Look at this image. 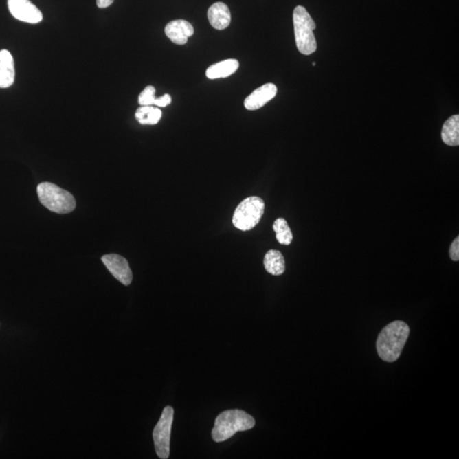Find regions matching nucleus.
Segmentation results:
<instances>
[{
  "mask_svg": "<svg viewBox=\"0 0 459 459\" xmlns=\"http://www.w3.org/2000/svg\"><path fill=\"white\" fill-rule=\"evenodd\" d=\"M256 421L246 412L239 410L221 412L215 419L212 438L215 443L225 442L232 438L236 432L253 429Z\"/></svg>",
  "mask_w": 459,
  "mask_h": 459,
  "instance_id": "2",
  "label": "nucleus"
},
{
  "mask_svg": "<svg viewBox=\"0 0 459 459\" xmlns=\"http://www.w3.org/2000/svg\"><path fill=\"white\" fill-rule=\"evenodd\" d=\"M194 34V28L191 23L185 20L170 21L165 27V34L175 44L183 45L186 44L188 38Z\"/></svg>",
  "mask_w": 459,
  "mask_h": 459,
  "instance_id": "10",
  "label": "nucleus"
},
{
  "mask_svg": "<svg viewBox=\"0 0 459 459\" xmlns=\"http://www.w3.org/2000/svg\"><path fill=\"white\" fill-rule=\"evenodd\" d=\"M210 23L215 30H223L231 23V12L224 3L217 2L210 6L208 10Z\"/></svg>",
  "mask_w": 459,
  "mask_h": 459,
  "instance_id": "11",
  "label": "nucleus"
},
{
  "mask_svg": "<svg viewBox=\"0 0 459 459\" xmlns=\"http://www.w3.org/2000/svg\"><path fill=\"white\" fill-rule=\"evenodd\" d=\"M293 27L298 49L303 55L309 56L317 48L313 31L315 23L303 6H297L293 10Z\"/></svg>",
  "mask_w": 459,
  "mask_h": 459,
  "instance_id": "4",
  "label": "nucleus"
},
{
  "mask_svg": "<svg viewBox=\"0 0 459 459\" xmlns=\"http://www.w3.org/2000/svg\"><path fill=\"white\" fill-rule=\"evenodd\" d=\"M278 88L274 84H265L247 96L245 100L246 109L254 111L261 109L277 95Z\"/></svg>",
  "mask_w": 459,
  "mask_h": 459,
  "instance_id": "9",
  "label": "nucleus"
},
{
  "mask_svg": "<svg viewBox=\"0 0 459 459\" xmlns=\"http://www.w3.org/2000/svg\"><path fill=\"white\" fill-rule=\"evenodd\" d=\"M410 333L406 322L394 321L387 325L379 333L376 344L379 357L387 362L396 361L403 352Z\"/></svg>",
  "mask_w": 459,
  "mask_h": 459,
  "instance_id": "1",
  "label": "nucleus"
},
{
  "mask_svg": "<svg viewBox=\"0 0 459 459\" xmlns=\"http://www.w3.org/2000/svg\"><path fill=\"white\" fill-rule=\"evenodd\" d=\"M273 230L276 232V238H277L279 243H281L282 245H291L293 242V233L285 219H277L273 224Z\"/></svg>",
  "mask_w": 459,
  "mask_h": 459,
  "instance_id": "17",
  "label": "nucleus"
},
{
  "mask_svg": "<svg viewBox=\"0 0 459 459\" xmlns=\"http://www.w3.org/2000/svg\"><path fill=\"white\" fill-rule=\"evenodd\" d=\"M442 139L445 144L450 146L459 145V116L454 115L445 122L442 131Z\"/></svg>",
  "mask_w": 459,
  "mask_h": 459,
  "instance_id": "15",
  "label": "nucleus"
},
{
  "mask_svg": "<svg viewBox=\"0 0 459 459\" xmlns=\"http://www.w3.org/2000/svg\"><path fill=\"white\" fill-rule=\"evenodd\" d=\"M15 63L12 54L7 49L0 52V88H9L15 81Z\"/></svg>",
  "mask_w": 459,
  "mask_h": 459,
  "instance_id": "12",
  "label": "nucleus"
},
{
  "mask_svg": "<svg viewBox=\"0 0 459 459\" xmlns=\"http://www.w3.org/2000/svg\"><path fill=\"white\" fill-rule=\"evenodd\" d=\"M173 421V407H166L161 415L159 421L157 422L153 429V436L156 453L157 456L162 459H167L170 457V436Z\"/></svg>",
  "mask_w": 459,
  "mask_h": 459,
  "instance_id": "6",
  "label": "nucleus"
},
{
  "mask_svg": "<svg viewBox=\"0 0 459 459\" xmlns=\"http://www.w3.org/2000/svg\"><path fill=\"white\" fill-rule=\"evenodd\" d=\"M172 102V98L171 96L168 94H165L163 96H161L159 98H156L155 102H154V106H157L159 107H167L168 105H170V104Z\"/></svg>",
  "mask_w": 459,
  "mask_h": 459,
  "instance_id": "20",
  "label": "nucleus"
},
{
  "mask_svg": "<svg viewBox=\"0 0 459 459\" xmlns=\"http://www.w3.org/2000/svg\"><path fill=\"white\" fill-rule=\"evenodd\" d=\"M156 89L152 85L148 86L146 87L144 91L141 93V95L139 96L138 102L141 106H154V102H155L156 96H155Z\"/></svg>",
  "mask_w": 459,
  "mask_h": 459,
  "instance_id": "18",
  "label": "nucleus"
},
{
  "mask_svg": "<svg viewBox=\"0 0 459 459\" xmlns=\"http://www.w3.org/2000/svg\"><path fill=\"white\" fill-rule=\"evenodd\" d=\"M265 212V202L260 197H247L236 208L232 223L241 231H250L260 223Z\"/></svg>",
  "mask_w": 459,
  "mask_h": 459,
  "instance_id": "5",
  "label": "nucleus"
},
{
  "mask_svg": "<svg viewBox=\"0 0 459 459\" xmlns=\"http://www.w3.org/2000/svg\"><path fill=\"white\" fill-rule=\"evenodd\" d=\"M114 2V0H96V5L100 9L107 8Z\"/></svg>",
  "mask_w": 459,
  "mask_h": 459,
  "instance_id": "21",
  "label": "nucleus"
},
{
  "mask_svg": "<svg viewBox=\"0 0 459 459\" xmlns=\"http://www.w3.org/2000/svg\"><path fill=\"white\" fill-rule=\"evenodd\" d=\"M102 260L110 273L120 281L122 284L128 286L132 282L133 273L130 265L125 258L118 254H106L102 257Z\"/></svg>",
  "mask_w": 459,
  "mask_h": 459,
  "instance_id": "7",
  "label": "nucleus"
},
{
  "mask_svg": "<svg viewBox=\"0 0 459 459\" xmlns=\"http://www.w3.org/2000/svg\"><path fill=\"white\" fill-rule=\"evenodd\" d=\"M264 265L265 271L273 276L284 273L285 260L281 252L278 250H269L265 256Z\"/></svg>",
  "mask_w": 459,
  "mask_h": 459,
  "instance_id": "14",
  "label": "nucleus"
},
{
  "mask_svg": "<svg viewBox=\"0 0 459 459\" xmlns=\"http://www.w3.org/2000/svg\"><path fill=\"white\" fill-rule=\"evenodd\" d=\"M10 12L16 19L36 24L43 20V14L30 0H8Z\"/></svg>",
  "mask_w": 459,
  "mask_h": 459,
  "instance_id": "8",
  "label": "nucleus"
},
{
  "mask_svg": "<svg viewBox=\"0 0 459 459\" xmlns=\"http://www.w3.org/2000/svg\"><path fill=\"white\" fill-rule=\"evenodd\" d=\"M39 201L52 212L60 214L73 212L76 201L69 192L49 182H42L38 186Z\"/></svg>",
  "mask_w": 459,
  "mask_h": 459,
  "instance_id": "3",
  "label": "nucleus"
},
{
  "mask_svg": "<svg viewBox=\"0 0 459 459\" xmlns=\"http://www.w3.org/2000/svg\"><path fill=\"white\" fill-rule=\"evenodd\" d=\"M239 67V63L235 59H229L223 62L214 64L208 68L206 76L210 80H216V78H227L232 74H235Z\"/></svg>",
  "mask_w": 459,
  "mask_h": 459,
  "instance_id": "13",
  "label": "nucleus"
},
{
  "mask_svg": "<svg viewBox=\"0 0 459 459\" xmlns=\"http://www.w3.org/2000/svg\"><path fill=\"white\" fill-rule=\"evenodd\" d=\"M162 117V111L153 106H142L135 113V118L139 124L155 125Z\"/></svg>",
  "mask_w": 459,
  "mask_h": 459,
  "instance_id": "16",
  "label": "nucleus"
},
{
  "mask_svg": "<svg viewBox=\"0 0 459 459\" xmlns=\"http://www.w3.org/2000/svg\"><path fill=\"white\" fill-rule=\"evenodd\" d=\"M450 258L451 260L458 261L459 260V238L457 236L456 239L454 240L453 243H451L450 247Z\"/></svg>",
  "mask_w": 459,
  "mask_h": 459,
  "instance_id": "19",
  "label": "nucleus"
}]
</instances>
